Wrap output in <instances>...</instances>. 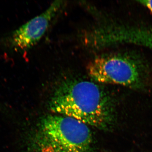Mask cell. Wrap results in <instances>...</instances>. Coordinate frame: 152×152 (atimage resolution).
I'll use <instances>...</instances> for the list:
<instances>
[{
  "label": "cell",
  "mask_w": 152,
  "mask_h": 152,
  "mask_svg": "<svg viewBox=\"0 0 152 152\" xmlns=\"http://www.w3.org/2000/svg\"><path fill=\"white\" fill-rule=\"evenodd\" d=\"M49 106L55 114L102 130L111 129L115 122L111 99L107 93L94 82L79 78L67 77L61 80Z\"/></svg>",
  "instance_id": "obj_1"
},
{
  "label": "cell",
  "mask_w": 152,
  "mask_h": 152,
  "mask_svg": "<svg viewBox=\"0 0 152 152\" xmlns=\"http://www.w3.org/2000/svg\"><path fill=\"white\" fill-rule=\"evenodd\" d=\"M27 152H93L88 126L70 117L48 115L30 133Z\"/></svg>",
  "instance_id": "obj_2"
},
{
  "label": "cell",
  "mask_w": 152,
  "mask_h": 152,
  "mask_svg": "<svg viewBox=\"0 0 152 152\" xmlns=\"http://www.w3.org/2000/svg\"><path fill=\"white\" fill-rule=\"evenodd\" d=\"M88 74L95 81L102 83L138 88L142 72L132 58L121 55H109L96 58L88 64Z\"/></svg>",
  "instance_id": "obj_3"
},
{
  "label": "cell",
  "mask_w": 152,
  "mask_h": 152,
  "mask_svg": "<svg viewBox=\"0 0 152 152\" xmlns=\"http://www.w3.org/2000/svg\"><path fill=\"white\" fill-rule=\"evenodd\" d=\"M62 5V1H55L42 13L10 34L4 41V44L17 51L31 48L43 36Z\"/></svg>",
  "instance_id": "obj_4"
},
{
  "label": "cell",
  "mask_w": 152,
  "mask_h": 152,
  "mask_svg": "<svg viewBox=\"0 0 152 152\" xmlns=\"http://www.w3.org/2000/svg\"><path fill=\"white\" fill-rule=\"evenodd\" d=\"M98 38L104 48L117 44H130L148 48L152 50V27L124 24L102 26Z\"/></svg>",
  "instance_id": "obj_5"
},
{
  "label": "cell",
  "mask_w": 152,
  "mask_h": 152,
  "mask_svg": "<svg viewBox=\"0 0 152 152\" xmlns=\"http://www.w3.org/2000/svg\"><path fill=\"white\" fill-rule=\"evenodd\" d=\"M139 2L140 3L146 7L147 8L149 9V10L152 12V0L139 1Z\"/></svg>",
  "instance_id": "obj_6"
}]
</instances>
